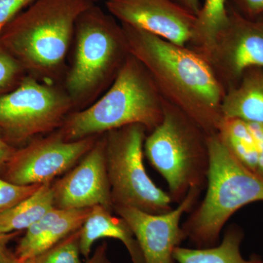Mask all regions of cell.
Here are the masks:
<instances>
[{
	"mask_svg": "<svg viewBox=\"0 0 263 263\" xmlns=\"http://www.w3.org/2000/svg\"><path fill=\"white\" fill-rule=\"evenodd\" d=\"M91 209L53 208L26 230L15 249V257L24 262L51 248L67 235L81 229Z\"/></svg>",
	"mask_w": 263,
	"mask_h": 263,
	"instance_id": "obj_14",
	"label": "cell"
},
{
	"mask_svg": "<svg viewBox=\"0 0 263 263\" xmlns=\"http://www.w3.org/2000/svg\"><path fill=\"white\" fill-rule=\"evenodd\" d=\"M15 149L16 148L5 141L0 134V170L5 169Z\"/></svg>",
	"mask_w": 263,
	"mask_h": 263,
	"instance_id": "obj_27",
	"label": "cell"
},
{
	"mask_svg": "<svg viewBox=\"0 0 263 263\" xmlns=\"http://www.w3.org/2000/svg\"><path fill=\"white\" fill-rule=\"evenodd\" d=\"M100 136L67 141L58 130L16 148L5 166V179L20 186L51 182L80 162Z\"/></svg>",
	"mask_w": 263,
	"mask_h": 263,
	"instance_id": "obj_9",
	"label": "cell"
},
{
	"mask_svg": "<svg viewBox=\"0 0 263 263\" xmlns=\"http://www.w3.org/2000/svg\"><path fill=\"white\" fill-rule=\"evenodd\" d=\"M202 189L193 187L176 209L161 214L114 205V211L127 223L141 247L145 263H176L175 249L186 240L181 228L183 214L196 205Z\"/></svg>",
	"mask_w": 263,
	"mask_h": 263,
	"instance_id": "obj_11",
	"label": "cell"
},
{
	"mask_svg": "<svg viewBox=\"0 0 263 263\" xmlns=\"http://www.w3.org/2000/svg\"><path fill=\"white\" fill-rule=\"evenodd\" d=\"M108 245L106 242H103L95 249L94 254L91 257L87 258L85 263H112L108 258L107 254Z\"/></svg>",
	"mask_w": 263,
	"mask_h": 263,
	"instance_id": "obj_28",
	"label": "cell"
},
{
	"mask_svg": "<svg viewBox=\"0 0 263 263\" xmlns=\"http://www.w3.org/2000/svg\"><path fill=\"white\" fill-rule=\"evenodd\" d=\"M105 5L119 23L181 46H188L193 39L196 16L172 0H106Z\"/></svg>",
	"mask_w": 263,
	"mask_h": 263,
	"instance_id": "obj_13",
	"label": "cell"
},
{
	"mask_svg": "<svg viewBox=\"0 0 263 263\" xmlns=\"http://www.w3.org/2000/svg\"><path fill=\"white\" fill-rule=\"evenodd\" d=\"M245 232L238 224L227 228L220 243L208 248L175 249L174 258L176 263H263L259 254H252L248 259L242 255L240 247Z\"/></svg>",
	"mask_w": 263,
	"mask_h": 263,
	"instance_id": "obj_17",
	"label": "cell"
},
{
	"mask_svg": "<svg viewBox=\"0 0 263 263\" xmlns=\"http://www.w3.org/2000/svg\"><path fill=\"white\" fill-rule=\"evenodd\" d=\"M54 207L61 209H89L100 205L113 212L106 160V138L98 137L94 146L79 164L52 184Z\"/></svg>",
	"mask_w": 263,
	"mask_h": 263,
	"instance_id": "obj_12",
	"label": "cell"
},
{
	"mask_svg": "<svg viewBox=\"0 0 263 263\" xmlns=\"http://www.w3.org/2000/svg\"><path fill=\"white\" fill-rule=\"evenodd\" d=\"M22 263H34L32 259H29V260L26 261V262H22Z\"/></svg>",
	"mask_w": 263,
	"mask_h": 263,
	"instance_id": "obj_32",
	"label": "cell"
},
{
	"mask_svg": "<svg viewBox=\"0 0 263 263\" xmlns=\"http://www.w3.org/2000/svg\"><path fill=\"white\" fill-rule=\"evenodd\" d=\"M257 151V174L263 177V124L248 123Z\"/></svg>",
	"mask_w": 263,
	"mask_h": 263,
	"instance_id": "obj_26",
	"label": "cell"
},
{
	"mask_svg": "<svg viewBox=\"0 0 263 263\" xmlns=\"http://www.w3.org/2000/svg\"><path fill=\"white\" fill-rule=\"evenodd\" d=\"M0 263H22L15 257V254L10 252L8 248L5 249L0 254Z\"/></svg>",
	"mask_w": 263,
	"mask_h": 263,
	"instance_id": "obj_31",
	"label": "cell"
},
{
	"mask_svg": "<svg viewBox=\"0 0 263 263\" xmlns=\"http://www.w3.org/2000/svg\"><path fill=\"white\" fill-rule=\"evenodd\" d=\"M217 134L238 162L257 174V146L248 123L238 119L223 118Z\"/></svg>",
	"mask_w": 263,
	"mask_h": 263,
	"instance_id": "obj_20",
	"label": "cell"
},
{
	"mask_svg": "<svg viewBox=\"0 0 263 263\" xmlns=\"http://www.w3.org/2000/svg\"><path fill=\"white\" fill-rule=\"evenodd\" d=\"M26 76L20 63L0 45V95L15 89Z\"/></svg>",
	"mask_w": 263,
	"mask_h": 263,
	"instance_id": "obj_22",
	"label": "cell"
},
{
	"mask_svg": "<svg viewBox=\"0 0 263 263\" xmlns=\"http://www.w3.org/2000/svg\"><path fill=\"white\" fill-rule=\"evenodd\" d=\"M80 229L67 235L37 257L34 263H84L80 257Z\"/></svg>",
	"mask_w": 263,
	"mask_h": 263,
	"instance_id": "obj_21",
	"label": "cell"
},
{
	"mask_svg": "<svg viewBox=\"0 0 263 263\" xmlns=\"http://www.w3.org/2000/svg\"><path fill=\"white\" fill-rule=\"evenodd\" d=\"M228 22L205 57L226 93L246 71L263 67V19L249 18L228 5Z\"/></svg>",
	"mask_w": 263,
	"mask_h": 263,
	"instance_id": "obj_10",
	"label": "cell"
},
{
	"mask_svg": "<svg viewBox=\"0 0 263 263\" xmlns=\"http://www.w3.org/2000/svg\"><path fill=\"white\" fill-rule=\"evenodd\" d=\"M34 0H0V34L3 29Z\"/></svg>",
	"mask_w": 263,
	"mask_h": 263,
	"instance_id": "obj_24",
	"label": "cell"
},
{
	"mask_svg": "<svg viewBox=\"0 0 263 263\" xmlns=\"http://www.w3.org/2000/svg\"><path fill=\"white\" fill-rule=\"evenodd\" d=\"M228 18L227 0H205L196 16L193 39L188 47L206 57Z\"/></svg>",
	"mask_w": 263,
	"mask_h": 263,
	"instance_id": "obj_19",
	"label": "cell"
},
{
	"mask_svg": "<svg viewBox=\"0 0 263 263\" xmlns=\"http://www.w3.org/2000/svg\"><path fill=\"white\" fill-rule=\"evenodd\" d=\"M19 232L11 233H0V254L8 248V245L18 235Z\"/></svg>",
	"mask_w": 263,
	"mask_h": 263,
	"instance_id": "obj_30",
	"label": "cell"
},
{
	"mask_svg": "<svg viewBox=\"0 0 263 263\" xmlns=\"http://www.w3.org/2000/svg\"><path fill=\"white\" fill-rule=\"evenodd\" d=\"M72 43L73 57L63 88L74 110H79L105 93L130 53L122 24L95 4L78 18Z\"/></svg>",
	"mask_w": 263,
	"mask_h": 263,
	"instance_id": "obj_4",
	"label": "cell"
},
{
	"mask_svg": "<svg viewBox=\"0 0 263 263\" xmlns=\"http://www.w3.org/2000/svg\"><path fill=\"white\" fill-rule=\"evenodd\" d=\"M100 205L91 209L80 229L81 253L89 258L95 242L104 238L120 240L129 252L132 262L145 263L141 247L127 223Z\"/></svg>",
	"mask_w": 263,
	"mask_h": 263,
	"instance_id": "obj_15",
	"label": "cell"
},
{
	"mask_svg": "<svg viewBox=\"0 0 263 263\" xmlns=\"http://www.w3.org/2000/svg\"><path fill=\"white\" fill-rule=\"evenodd\" d=\"M41 185L20 186L0 178V213L14 206L41 187Z\"/></svg>",
	"mask_w": 263,
	"mask_h": 263,
	"instance_id": "obj_23",
	"label": "cell"
},
{
	"mask_svg": "<svg viewBox=\"0 0 263 263\" xmlns=\"http://www.w3.org/2000/svg\"><path fill=\"white\" fill-rule=\"evenodd\" d=\"M94 4V0H34L3 29L0 45L27 75L57 84L67 70L76 22Z\"/></svg>",
	"mask_w": 263,
	"mask_h": 263,
	"instance_id": "obj_2",
	"label": "cell"
},
{
	"mask_svg": "<svg viewBox=\"0 0 263 263\" xmlns=\"http://www.w3.org/2000/svg\"><path fill=\"white\" fill-rule=\"evenodd\" d=\"M163 116V98L144 66L130 54L105 93L89 106L71 112L58 131L67 141L132 124H141L149 133Z\"/></svg>",
	"mask_w": 263,
	"mask_h": 263,
	"instance_id": "obj_3",
	"label": "cell"
},
{
	"mask_svg": "<svg viewBox=\"0 0 263 263\" xmlns=\"http://www.w3.org/2000/svg\"><path fill=\"white\" fill-rule=\"evenodd\" d=\"M209 166L206 193L181 224L185 238L195 248L219 243L221 230L241 208L263 201V177L231 155L217 133L208 136Z\"/></svg>",
	"mask_w": 263,
	"mask_h": 263,
	"instance_id": "obj_5",
	"label": "cell"
},
{
	"mask_svg": "<svg viewBox=\"0 0 263 263\" xmlns=\"http://www.w3.org/2000/svg\"><path fill=\"white\" fill-rule=\"evenodd\" d=\"M172 1L195 16H197L202 6L200 0H172Z\"/></svg>",
	"mask_w": 263,
	"mask_h": 263,
	"instance_id": "obj_29",
	"label": "cell"
},
{
	"mask_svg": "<svg viewBox=\"0 0 263 263\" xmlns=\"http://www.w3.org/2000/svg\"><path fill=\"white\" fill-rule=\"evenodd\" d=\"M72 111L63 87L27 75L15 89L0 95V134L13 146L27 143L58 130Z\"/></svg>",
	"mask_w": 263,
	"mask_h": 263,
	"instance_id": "obj_8",
	"label": "cell"
},
{
	"mask_svg": "<svg viewBox=\"0 0 263 263\" xmlns=\"http://www.w3.org/2000/svg\"><path fill=\"white\" fill-rule=\"evenodd\" d=\"M228 6L249 18L263 15V0H227Z\"/></svg>",
	"mask_w": 263,
	"mask_h": 263,
	"instance_id": "obj_25",
	"label": "cell"
},
{
	"mask_svg": "<svg viewBox=\"0 0 263 263\" xmlns=\"http://www.w3.org/2000/svg\"><path fill=\"white\" fill-rule=\"evenodd\" d=\"M148 134L141 124L109 131L106 138L107 169L114 205L161 214L172 210L168 193L150 179L143 163V146Z\"/></svg>",
	"mask_w": 263,
	"mask_h": 263,
	"instance_id": "obj_7",
	"label": "cell"
},
{
	"mask_svg": "<svg viewBox=\"0 0 263 263\" xmlns=\"http://www.w3.org/2000/svg\"><path fill=\"white\" fill-rule=\"evenodd\" d=\"M121 24L129 53L144 66L164 100L191 118L209 136L217 133L226 91L205 57L188 46Z\"/></svg>",
	"mask_w": 263,
	"mask_h": 263,
	"instance_id": "obj_1",
	"label": "cell"
},
{
	"mask_svg": "<svg viewBox=\"0 0 263 263\" xmlns=\"http://www.w3.org/2000/svg\"><path fill=\"white\" fill-rule=\"evenodd\" d=\"M94 1H95V0H94Z\"/></svg>",
	"mask_w": 263,
	"mask_h": 263,
	"instance_id": "obj_33",
	"label": "cell"
},
{
	"mask_svg": "<svg viewBox=\"0 0 263 263\" xmlns=\"http://www.w3.org/2000/svg\"><path fill=\"white\" fill-rule=\"evenodd\" d=\"M208 136L191 118L164 100L163 119L147 135L143 152L165 180L173 202L182 201L190 189L206 185Z\"/></svg>",
	"mask_w": 263,
	"mask_h": 263,
	"instance_id": "obj_6",
	"label": "cell"
},
{
	"mask_svg": "<svg viewBox=\"0 0 263 263\" xmlns=\"http://www.w3.org/2000/svg\"><path fill=\"white\" fill-rule=\"evenodd\" d=\"M53 208L54 195L52 183H44L30 196L0 213V233L27 230Z\"/></svg>",
	"mask_w": 263,
	"mask_h": 263,
	"instance_id": "obj_18",
	"label": "cell"
},
{
	"mask_svg": "<svg viewBox=\"0 0 263 263\" xmlns=\"http://www.w3.org/2000/svg\"><path fill=\"white\" fill-rule=\"evenodd\" d=\"M221 114L223 118L263 124V67L249 69L238 84L227 91Z\"/></svg>",
	"mask_w": 263,
	"mask_h": 263,
	"instance_id": "obj_16",
	"label": "cell"
}]
</instances>
